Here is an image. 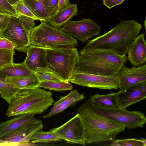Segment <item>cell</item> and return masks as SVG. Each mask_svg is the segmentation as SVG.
I'll use <instances>...</instances> for the list:
<instances>
[{"mask_svg":"<svg viewBox=\"0 0 146 146\" xmlns=\"http://www.w3.org/2000/svg\"><path fill=\"white\" fill-rule=\"evenodd\" d=\"M30 31V45L45 49L74 47L77 40L59 29L43 21Z\"/></svg>","mask_w":146,"mask_h":146,"instance_id":"cell-5","label":"cell"},{"mask_svg":"<svg viewBox=\"0 0 146 146\" xmlns=\"http://www.w3.org/2000/svg\"><path fill=\"white\" fill-rule=\"evenodd\" d=\"M14 50L0 49V67L13 63Z\"/></svg>","mask_w":146,"mask_h":146,"instance_id":"cell-32","label":"cell"},{"mask_svg":"<svg viewBox=\"0 0 146 146\" xmlns=\"http://www.w3.org/2000/svg\"><path fill=\"white\" fill-rule=\"evenodd\" d=\"M116 99L119 107L126 109L129 106L146 98V82L132 86L116 93Z\"/></svg>","mask_w":146,"mask_h":146,"instance_id":"cell-13","label":"cell"},{"mask_svg":"<svg viewBox=\"0 0 146 146\" xmlns=\"http://www.w3.org/2000/svg\"><path fill=\"white\" fill-rule=\"evenodd\" d=\"M44 8L48 23L58 12V0H41Z\"/></svg>","mask_w":146,"mask_h":146,"instance_id":"cell-28","label":"cell"},{"mask_svg":"<svg viewBox=\"0 0 146 146\" xmlns=\"http://www.w3.org/2000/svg\"><path fill=\"white\" fill-rule=\"evenodd\" d=\"M142 28L141 24L134 20L122 21L107 33L88 40L81 50H107L126 55Z\"/></svg>","mask_w":146,"mask_h":146,"instance_id":"cell-1","label":"cell"},{"mask_svg":"<svg viewBox=\"0 0 146 146\" xmlns=\"http://www.w3.org/2000/svg\"><path fill=\"white\" fill-rule=\"evenodd\" d=\"M111 146H146V140L142 138L119 139L112 141Z\"/></svg>","mask_w":146,"mask_h":146,"instance_id":"cell-27","label":"cell"},{"mask_svg":"<svg viewBox=\"0 0 146 146\" xmlns=\"http://www.w3.org/2000/svg\"><path fill=\"white\" fill-rule=\"evenodd\" d=\"M70 0H58V12L66 7L69 4Z\"/></svg>","mask_w":146,"mask_h":146,"instance_id":"cell-37","label":"cell"},{"mask_svg":"<svg viewBox=\"0 0 146 146\" xmlns=\"http://www.w3.org/2000/svg\"><path fill=\"white\" fill-rule=\"evenodd\" d=\"M12 6L18 13L30 17L35 20H38V18L23 3L22 0L17 1Z\"/></svg>","mask_w":146,"mask_h":146,"instance_id":"cell-31","label":"cell"},{"mask_svg":"<svg viewBox=\"0 0 146 146\" xmlns=\"http://www.w3.org/2000/svg\"><path fill=\"white\" fill-rule=\"evenodd\" d=\"M43 123L40 120L27 124L3 135L0 139L8 142L29 143L32 135L36 131L42 130Z\"/></svg>","mask_w":146,"mask_h":146,"instance_id":"cell-14","label":"cell"},{"mask_svg":"<svg viewBox=\"0 0 146 146\" xmlns=\"http://www.w3.org/2000/svg\"><path fill=\"white\" fill-rule=\"evenodd\" d=\"M10 4L12 5L20 0H6Z\"/></svg>","mask_w":146,"mask_h":146,"instance_id":"cell-39","label":"cell"},{"mask_svg":"<svg viewBox=\"0 0 146 146\" xmlns=\"http://www.w3.org/2000/svg\"><path fill=\"white\" fill-rule=\"evenodd\" d=\"M22 24L27 29L30 30L34 27L35 19L19 14L17 17Z\"/></svg>","mask_w":146,"mask_h":146,"instance_id":"cell-33","label":"cell"},{"mask_svg":"<svg viewBox=\"0 0 146 146\" xmlns=\"http://www.w3.org/2000/svg\"><path fill=\"white\" fill-rule=\"evenodd\" d=\"M30 30L26 29L15 17H9L8 23L5 28L0 32V36L6 38L15 46L18 51L27 52L30 45Z\"/></svg>","mask_w":146,"mask_h":146,"instance_id":"cell-8","label":"cell"},{"mask_svg":"<svg viewBox=\"0 0 146 146\" xmlns=\"http://www.w3.org/2000/svg\"><path fill=\"white\" fill-rule=\"evenodd\" d=\"M70 36L83 42L100 34L101 27L90 18L78 21L70 20L59 28Z\"/></svg>","mask_w":146,"mask_h":146,"instance_id":"cell-9","label":"cell"},{"mask_svg":"<svg viewBox=\"0 0 146 146\" xmlns=\"http://www.w3.org/2000/svg\"><path fill=\"white\" fill-rule=\"evenodd\" d=\"M61 140L54 133L49 131H44L42 130L35 133L31 137L30 142L32 143H48Z\"/></svg>","mask_w":146,"mask_h":146,"instance_id":"cell-25","label":"cell"},{"mask_svg":"<svg viewBox=\"0 0 146 146\" xmlns=\"http://www.w3.org/2000/svg\"><path fill=\"white\" fill-rule=\"evenodd\" d=\"M146 20H145V22H144V23H145V29H146Z\"/></svg>","mask_w":146,"mask_h":146,"instance_id":"cell-40","label":"cell"},{"mask_svg":"<svg viewBox=\"0 0 146 146\" xmlns=\"http://www.w3.org/2000/svg\"><path fill=\"white\" fill-rule=\"evenodd\" d=\"M119 80V91L146 82V64L129 68L123 66L116 74Z\"/></svg>","mask_w":146,"mask_h":146,"instance_id":"cell-12","label":"cell"},{"mask_svg":"<svg viewBox=\"0 0 146 146\" xmlns=\"http://www.w3.org/2000/svg\"><path fill=\"white\" fill-rule=\"evenodd\" d=\"M35 73L30 70L23 62L0 67V74L5 78H18L32 75Z\"/></svg>","mask_w":146,"mask_h":146,"instance_id":"cell-20","label":"cell"},{"mask_svg":"<svg viewBox=\"0 0 146 146\" xmlns=\"http://www.w3.org/2000/svg\"><path fill=\"white\" fill-rule=\"evenodd\" d=\"M84 127V138L86 143L113 141L117 135L126 128L123 125L103 117L82 105L78 108Z\"/></svg>","mask_w":146,"mask_h":146,"instance_id":"cell-3","label":"cell"},{"mask_svg":"<svg viewBox=\"0 0 146 146\" xmlns=\"http://www.w3.org/2000/svg\"><path fill=\"white\" fill-rule=\"evenodd\" d=\"M82 105L92 112L106 119L121 124L125 128L142 127L146 122L144 113L139 111H129L120 108H108L92 104L88 99Z\"/></svg>","mask_w":146,"mask_h":146,"instance_id":"cell-7","label":"cell"},{"mask_svg":"<svg viewBox=\"0 0 146 146\" xmlns=\"http://www.w3.org/2000/svg\"><path fill=\"white\" fill-rule=\"evenodd\" d=\"M48 68L66 82H69L77 64L79 53L74 47L46 49Z\"/></svg>","mask_w":146,"mask_h":146,"instance_id":"cell-6","label":"cell"},{"mask_svg":"<svg viewBox=\"0 0 146 146\" xmlns=\"http://www.w3.org/2000/svg\"><path fill=\"white\" fill-rule=\"evenodd\" d=\"M125 0H103V4L110 9L117 5H120Z\"/></svg>","mask_w":146,"mask_h":146,"instance_id":"cell-35","label":"cell"},{"mask_svg":"<svg viewBox=\"0 0 146 146\" xmlns=\"http://www.w3.org/2000/svg\"><path fill=\"white\" fill-rule=\"evenodd\" d=\"M127 60L126 55H120L109 51L81 50L74 73L114 76Z\"/></svg>","mask_w":146,"mask_h":146,"instance_id":"cell-2","label":"cell"},{"mask_svg":"<svg viewBox=\"0 0 146 146\" xmlns=\"http://www.w3.org/2000/svg\"><path fill=\"white\" fill-rule=\"evenodd\" d=\"M84 98V94H80L77 90L74 89L72 90L66 95L60 96L58 100L54 102L53 106L50 111L43 115V117L49 118L61 112L69 107L74 106L77 102L83 99Z\"/></svg>","mask_w":146,"mask_h":146,"instance_id":"cell-17","label":"cell"},{"mask_svg":"<svg viewBox=\"0 0 146 146\" xmlns=\"http://www.w3.org/2000/svg\"><path fill=\"white\" fill-rule=\"evenodd\" d=\"M34 114L26 113L18 115L0 123V138L3 135L24 125L37 121Z\"/></svg>","mask_w":146,"mask_h":146,"instance_id":"cell-18","label":"cell"},{"mask_svg":"<svg viewBox=\"0 0 146 146\" xmlns=\"http://www.w3.org/2000/svg\"><path fill=\"white\" fill-rule=\"evenodd\" d=\"M145 33L137 36L131 44L127 52V60L135 66L145 63L146 60V44Z\"/></svg>","mask_w":146,"mask_h":146,"instance_id":"cell-16","label":"cell"},{"mask_svg":"<svg viewBox=\"0 0 146 146\" xmlns=\"http://www.w3.org/2000/svg\"><path fill=\"white\" fill-rule=\"evenodd\" d=\"M38 87L57 92L70 90L73 88L72 85L69 82L42 81L40 82Z\"/></svg>","mask_w":146,"mask_h":146,"instance_id":"cell-26","label":"cell"},{"mask_svg":"<svg viewBox=\"0 0 146 146\" xmlns=\"http://www.w3.org/2000/svg\"><path fill=\"white\" fill-rule=\"evenodd\" d=\"M5 78L8 82L19 89L35 88L38 87L40 83L35 73L25 77Z\"/></svg>","mask_w":146,"mask_h":146,"instance_id":"cell-22","label":"cell"},{"mask_svg":"<svg viewBox=\"0 0 146 146\" xmlns=\"http://www.w3.org/2000/svg\"><path fill=\"white\" fill-rule=\"evenodd\" d=\"M116 93H111L105 94H96L91 95L88 100L93 104L108 108H120L116 99Z\"/></svg>","mask_w":146,"mask_h":146,"instance_id":"cell-21","label":"cell"},{"mask_svg":"<svg viewBox=\"0 0 146 146\" xmlns=\"http://www.w3.org/2000/svg\"><path fill=\"white\" fill-rule=\"evenodd\" d=\"M26 53L27 56L23 62L31 71L35 73L39 71L52 72L48 68L46 61V49L30 45Z\"/></svg>","mask_w":146,"mask_h":146,"instance_id":"cell-15","label":"cell"},{"mask_svg":"<svg viewBox=\"0 0 146 146\" xmlns=\"http://www.w3.org/2000/svg\"><path fill=\"white\" fill-rule=\"evenodd\" d=\"M25 143L8 142L0 139V146H21L26 145Z\"/></svg>","mask_w":146,"mask_h":146,"instance_id":"cell-38","label":"cell"},{"mask_svg":"<svg viewBox=\"0 0 146 146\" xmlns=\"http://www.w3.org/2000/svg\"><path fill=\"white\" fill-rule=\"evenodd\" d=\"M70 82L80 86L103 90H117L119 86V80L116 75L104 76L74 73L70 78Z\"/></svg>","mask_w":146,"mask_h":146,"instance_id":"cell-10","label":"cell"},{"mask_svg":"<svg viewBox=\"0 0 146 146\" xmlns=\"http://www.w3.org/2000/svg\"><path fill=\"white\" fill-rule=\"evenodd\" d=\"M50 131L61 139L83 145L86 144L84 138V127L82 120L78 113L60 126Z\"/></svg>","mask_w":146,"mask_h":146,"instance_id":"cell-11","label":"cell"},{"mask_svg":"<svg viewBox=\"0 0 146 146\" xmlns=\"http://www.w3.org/2000/svg\"><path fill=\"white\" fill-rule=\"evenodd\" d=\"M19 14L6 0H0V15L17 17Z\"/></svg>","mask_w":146,"mask_h":146,"instance_id":"cell-29","label":"cell"},{"mask_svg":"<svg viewBox=\"0 0 146 146\" xmlns=\"http://www.w3.org/2000/svg\"><path fill=\"white\" fill-rule=\"evenodd\" d=\"M19 89L8 82L0 74V94L2 98L9 104Z\"/></svg>","mask_w":146,"mask_h":146,"instance_id":"cell-24","label":"cell"},{"mask_svg":"<svg viewBox=\"0 0 146 146\" xmlns=\"http://www.w3.org/2000/svg\"><path fill=\"white\" fill-rule=\"evenodd\" d=\"M52 94L37 87L19 89L9 103L6 115L11 117L19 115L43 113L52 105Z\"/></svg>","mask_w":146,"mask_h":146,"instance_id":"cell-4","label":"cell"},{"mask_svg":"<svg viewBox=\"0 0 146 146\" xmlns=\"http://www.w3.org/2000/svg\"><path fill=\"white\" fill-rule=\"evenodd\" d=\"M9 17L0 15V32L2 31L6 27Z\"/></svg>","mask_w":146,"mask_h":146,"instance_id":"cell-36","label":"cell"},{"mask_svg":"<svg viewBox=\"0 0 146 146\" xmlns=\"http://www.w3.org/2000/svg\"><path fill=\"white\" fill-rule=\"evenodd\" d=\"M35 73L40 82L42 81L65 82L60 77L52 72L39 71Z\"/></svg>","mask_w":146,"mask_h":146,"instance_id":"cell-30","label":"cell"},{"mask_svg":"<svg viewBox=\"0 0 146 146\" xmlns=\"http://www.w3.org/2000/svg\"><path fill=\"white\" fill-rule=\"evenodd\" d=\"M78 11L76 4L70 3L66 7L58 11L48 23L53 27L59 28L77 15Z\"/></svg>","mask_w":146,"mask_h":146,"instance_id":"cell-19","label":"cell"},{"mask_svg":"<svg viewBox=\"0 0 146 146\" xmlns=\"http://www.w3.org/2000/svg\"><path fill=\"white\" fill-rule=\"evenodd\" d=\"M23 3L40 21L48 23L47 17L41 0H22Z\"/></svg>","mask_w":146,"mask_h":146,"instance_id":"cell-23","label":"cell"},{"mask_svg":"<svg viewBox=\"0 0 146 146\" xmlns=\"http://www.w3.org/2000/svg\"><path fill=\"white\" fill-rule=\"evenodd\" d=\"M15 46L7 39L0 36V49L14 50Z\"/></svg>","mask_w":146,"mask_h":146,"instance_id":"cell-34","label":"cell"}]
</instances>
